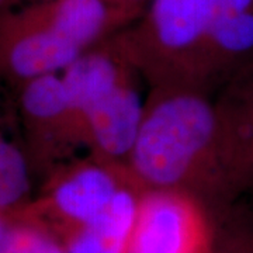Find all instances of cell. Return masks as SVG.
<instances>
[{"instance_id":"cell-8","label":"cell","mask_w":253,"mask_h":253,"mask_svg":"<svg viewBox=\"0 0 253 253\" xmlns=\"http://www.w3.org/2000/svg\"><path fill=\"white\" fill-rule=\"evenodd\" d=\"M226 162L236 196L253 187V59L218 89Z\"/></svg>"},{"instance_id":"cell-10","label":"cell","mask_w":253,"mask_h":253,"mask_svg":"<svg viewBox=\"0 0 253 253\" xmlns=\"http://www.w3.org/2000/svg\"><path fill=\"white\" fill-rule=\"evenodd\" d=\"M142 191L135 181L117 193L90 222L59 238L66 253H128Z\"/></svg>"},{"instance_id":"cell-16","label":"cell","mask_w":253,"mask_h":253,"mask_svg":"<svg viewBox=\"0 0 253 253\" xmlns=\"http://www.w3.org/2000/svg\"><path fill=\"white\" fill-rule=\"evenodd\" d=\"M10 0H0V10L4 9V7H7L9 6Z\"/></svg>"},{"instance_id":"cell-11","label":"cell","mask_w":253,"mask_h":253,"mask_svg":"<svg viewBox=\"0 0 253 253\" xmlns=\"http://www.w3.org/2000/svg\"><path fill=\"white\" fill-rule=\"evenodd\" d=\"M33 173L20 145L0 132V214H17L34 197Z\"/></svg>"},{"instance_id":"cell-7","label":"cell","mask_w":253,"mask_h":253,"mask_svg":"<svg viewBox=\"0 0 253 253\" xmlns=\"http://www.w3.org/2000/svg\"><path fill=\"white\" fill-rule=\"evenodd\" d=\"M222 212L187 193L144 190L128 253H212Z\"/></svg>"},{"instance_id":"cell-1","label":"cell","mask_w":253,"mask_h":253,"mask_svg":"<svg viewBox=\"0 0 253 253\" xmlns=\"http://www.w3.org/2000/svg\"><path fill=\"white\" fill-rule=\"evenodd\" d=\"M128 170L142 190H174L221 212L234 191L214 93L201 87L149 89Z\"/></svg>"},{"instance_id":"cell-14","label":"cell","mask_w":253,"mask_h":253,"mask_svg":"<svg viewBox=\"0 0 253 253\" xmlns=\"http://www.w3.org/2000/svg\"><path fill=\"white\" fill-rule=\"evenodd\" d=\"M28 1H36V0H10L9 6H17V4H23V3H28ZM113 3H120V4H126V6H132V7H145L148 0H109Z\"/></svg>"},{"instance_id":"cell-6","label":"cell","mask_w":253,"mask_h":253,"mask_svg":"<svg viewBox=\"0 0 253 253\" xmlns=\"http://www.w3.org/2000/svg\"><path fill=\"white\" fill-rule=\"evenodd\" d=\"M23 152L33 177L44 180L83 149L61 73L40 76L17 87Z\"/></svg>"},{"instance_id":"cell-3","label":"cell","mask_w":253,"mask_h":253,"mask_svg":"<svg viewBox=\"0 0 253 253\" xmlns=\"http://www.w3.org/2000/svg\"><path fill=\"white\" fill-rule=\"evenodd\" d=\"M61 76L83 149L126 168L146 97L139 87L144 81L131 63L120 31L86 51Z\"/></svg>"},{"instance_id":"cell-4","label":"cell","mask_w":253,"mask_h":253,"mask_svg":"<svg viewBox=\"0 0 253 253\" xmlns=\"http://www.w3.org/2000/svg\"><path fill=\"white\" fill-rule=\"evenodd\" d=\"M215 1L148 0L142 14L120 31L148 89H206L204 63Z\"/></svg>"},{"instance_id":"cell-12","label":"cell","mask_w":253,"mask_h":253,"mask_svg":"<svg viewBox=\"0 0 253 253\" xmlns=\"http://www.w3.org/2000/svg\"><path fill=\"white\" fill-rule=\"evenodd\" d=\"M0 253H66L59 238L40 222L17 215L0 241Z\"/></svg>"},{"instance_id":"cell-9","label":"cell","mask_w":253,"mask_h":253,"mask_svg":"<svg viewBox=\"0 0 253 253\" xmlns=\"http://www.w3.org/2000/svg\"><path fill=\"white\" fill-rule=\"evenodd\" d=\"M253 59V0H217L208 36L204 87L214 93Z\"/></svg>"},{"instance_id":"cell-15","label":"cell","mask_w":253,"mask_h":253,"mask_svg":"<svg viewBox=\"0 0 253 253\" xmlns=\"http://www.w3.org/2000/svg\"><path fill=\"white\" fill-rule=\"evenodd\" d=\"M16 218H17V214H0V241L6 235L7 229L14 222Z\"/></svg>"},{"instance_id":"cell-2","label":"cell","mask_w":253,"mask_h":253,"mask_svg":"<svg viewBox=\"0 0 253 253\" xmlns=\"http://www.w3.org/2000/svg\"><path fill=\"white\" fill-rule=\"evenodd\" d=\"M145 7L109 0H36L0 10V82L17 89L63 72L79 56L131 26Z\"/></svg>"},{"instance_id":"cell-5","label":"cell","mask_w":253,"mask_h":253,"mask_svg":"<svg viewBox=\"0 0 253 253\" xmlns=\"http://www.w3.org/2000/svg\"><path fill=\"white\" fill-rule=\"evenodd\" d=\"M134 181L124 166L90 154L75 156L49 173L17 215L40 222L58 238L90 222Z\"/></svg>"},{"instance_id":"cell-13","label":"cell","mask_w":253,"mask_h":253,"mask_svg":"<svg viewBox=\"0 0 253 253\" xmlns=\"http://www.w3.org/2000/svg\"><path fill=\"white\" fill-rule=\"evenodd\" d=\"M212 253H253V228L232 207L219 217Z\"/></svg>"}]
</instances>
